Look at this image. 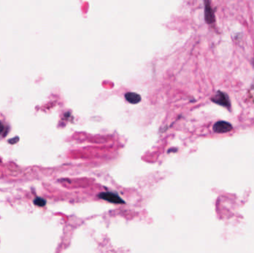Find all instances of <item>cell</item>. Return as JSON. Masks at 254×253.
I'll list each match as a JSON object with an SVG mask.
<instances>
[{"mask_svg":"<svg viewBox=\"0 0 254 253\" xmlns=\"http://www.w3.org/2000/svg\"><path fill=\"white\" fill-rule=\"evenodd\" d=\"M253 64H254V61H253Z\"/></svg>","mask_w":254,"mask_h":253,"instance_id":"obj_8","label":"cell"},{"mask_svg":"<svg viewBox=\"0 0 254 253\" xmlns=\"http://www.w3.org/2000/svg\"><path fill=\"white\" fill-rule=\"evenodd\" d=\"M205 19L206 22H208L209 24H211L215 21V16L214 13H213V9L211 8L210 5H209V2H205Z\"/></svg>","mask_w":254,"mask_h":253,"instance_id":"obj_4","label":"cell"},{"mask_svg":"<svg viewBox=\"0 0 254 253\" xmlns=\"http://www.w3.org/2000/svg\"><path fill=\"white\" fill-rule=\"evenodd\" d=\"M3 130H4V125H3L2 123L0 122V134L2 132Z\"/></svg>","mask_w":254,"mask_h":253,"instance_id":"obj_7","label":"cell"},{"mask_svg":"<svg viewBox=\"0 0 254 253\" xmlns=\"http://www.w3.org/2000/svg\"><path fill=\"white\" fill-rule=\"evenodd\" d=\"M212 100H213V102H214L215 103L225 106V107H230V100H229L228 96L222 91L217 92V93L214 95V96L212 98Z\"/></svg>","mask_w":254,"mask_h":253,"instance_id":"obj_2","label":"cell"},{"mask_svg":"<svg viewBox=\"0 0 254 253\" xmlns=\"http://www.w3.org/2000/svg\"><path fill=\"white\" fill-rule=\"evenodd\" d=\"M233 129L231 124L224 121H219L213 125V131L216 133L229 132Z\"/></svg>","mask_w":254,"mask_h":253,"instance_id":"obj_3","label":"cell"},{"mask_svg":"<svg viewBox=\"0 0 254 253\" xmlns=\"http://www.w3.org/2000/svg\"><path fill=\"white\" fill-rule=\"evenodd\" d=\"M125 98L129 103L137 104L139 103L141 100V97L138 94L134 93V92H129L125 94Z\"/></svg>","mask_w":254,"mask_h":253,"instance_id":"obj_5","label":"cell"},{"mask_svg":"<svg viewBox=\"0 0 254 253\" xmlns=\"http://www.w3.org/2000/svg\"><path fill=\"white\" fill-rule=\"evenodd\" d=\"M34 204H35L36 206H40V207H42V206H45L46 200L44 198H39V197H37V198H36L34 200Z\"/></svg>","mask_w":254,"mask_h":253,"instance_id":"obj_6","label":"cell"},{"mask_svg":"<svg viewBox=\"0 0 254 253\" xmlns=\"http://www.w3.org/2000/svg\"><path fill=\"white\" fill-rule=\"evenodd\" d=\"M98 198L102 200H106V201L112 203V204H124V201L123 199L120 198L118 194L115 192H101V194H98Z\"/></svg>","mask_w":254,"mask_h":253,"instance_id":"obj_1","label":"cell"}]
</instances>
